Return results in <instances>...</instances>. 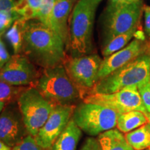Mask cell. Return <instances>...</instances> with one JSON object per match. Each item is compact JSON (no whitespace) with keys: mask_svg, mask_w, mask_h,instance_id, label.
I'll use <instances>...</instances> for the list:
<instances>
[{"mask_svg":"<svg viewBox=\"0 0 150 150\" xmlns=\"http://www.w3.org/2000/svg\"><path fill=\"white\" fill-rule=\"evenodd\" d=\"M65 45L52 28L39 20L27 21L22 52L35 65L43 69L63 64L66 57Z\"/></svg>","mask_w":150,"mask_h":150,"instance_id":"obj_1","label":"cell"},{"mask_svg":"<svg viewBox=\"0 0 150 150\" xmlns=\"http://www.w3.org/2000/svg\"><path fill=\"white\" fill-rule=\"evenodd\" d=\"M102 0H79L72 9L67 49L72 56L91 54L95 14Z\"/></svg>","mask_w":150,"mask_h":150,"instance_id":"obj_2","label":"cell"},{"mask_svg":"<svg viewBox=\"0 0 150 150\" xmlns=\"http://www.w3.org/2000/svg\"><path fill=\"white\" fill-rule=\"evenodd\" d=\"M33 87L54 106H74L82 95L63 64L43 69Z\"/></svg>","mask_w":150,"mask_h":150,"instance_id":"obj_3","label":"cell"},{"mask_svg":"<svg viewBox=\"0 0 150 150\" xmlns=\"http://www.w3.org/2000/svg\"><path fill=\"white\" fill-rule=\"evenodd\" d=\"M150 79V56L142 54L98 80L92 91L87 94H110L129 86H140Z\"/></svg>","mask_w":150,"mask_h":150,"instance_id":"obj_4","label":"cell"},{"mask_svg":"<svg viewBox=\"0 0 150 150\" xmlns=\"http://www.w3.org/2000/svg\"><path fill=\"white\" fill-rule=\"evenodd\" d=\"M142 9L141 1L129 3L110 0L102 17L103 46L138 26Z\"/></svg>","mask_w":150,"mask_h":150,"instance_id":"obj_5","label":"cell"},{"mask_svg":"<svg viewBox=\"0 0 150 150\" xmlns=\"http://www.w3.org/2000/svg\"><path fill=\"white\" fill-rule=\"evenodd\" d=\"M119 114L106 106L82 102L74 107L72 119L82 131L91 137L114 129Z\"/></svg>","mask_w":150,"mask_h":150,"instance_id":"obj_6","label":"cell"},{"mask_svg":"<svg viewBox=\"0 0 150 150\" xmlns=\"http://www.w3.org/2000/svg\"><path fill=\"white\" fill-rule=\"evenodd\" d=\"M17 103L29 134L36 136L51 113L54 105L33 86H28L20 94Z\"/></svg>","mask_w":150,"mask_h":150,"instance_id":"obj_7","label":"cell"},{"mask_svg":"<svg viewBox=\"0 0 150 150\" xmlns=\"http://www.w3.org/2000/svg\"><path fill=\"white\" fill-rule=\"evenodd\" d=\"M102 59L97 54L72 56L66 55L63 61L65 70L82 95H87L98 81Z\"/></svg>","mask_w":150,"mask_h":150,"instance_id":"obj_8","label":"cell"},{"mask_svg":"<svg viewBox=\"0 0 150 150\" xmlns=\"http://www.w3.org/2000/svg\"><path fill=\"white\" fill-rule=\"evenodd\" d=\"M83 102L94 103L115 110L118 114L132 110H140L146 113L138 86H129L110 94L91 93L86 95Z\"/></svg>","mask_w":150,"mask_h":150,"instance_id":"obj_9","label":"cell"},{"mask_svg":"<svg viewBox=\"0 0 150 150\" xmlns=\"http://www.w3.org/2000/svg\"><path fill=\"white\" fill-rule=\"evenodd\" d=\"M40 74L27 56L18 54L0 69V81L14 86H34Z\"/></svg>","mask_w":150,"mask_h":150,"instance_id":"obj_10","label":"cell"},{"mask_svg":"<svg viewBox=\"0 0 150 150\" xmlns=\"http://www.w3.org/2000/svg\"><path fill=\"white\" fill-rule=\"evenodd\" d=\"M29 134L17 102L6 104L0 113V140L13 148Z\"/></svg>","mask_w":150,"mask_h":150,"instance_id":"obj_11","label":"cell"},{"mask_svg":"<svg viewBox=\"0 0 150 150\" xmlns=\"http://www.w3.org/2000/svg\"><path fill=\"white\" fill-rule=\"evenodd\" d=\"M74 108V106H54L46 122L34 137L38 144L45 149H51L72 118Z\"/></svg>","mask_w":150,"mask_h":150,"instance_id":"obj_12","label":"cell"},{"mask_svg":"<svg viewBox=\"0 0 150 150\" xmlns=\"http://www.w3.org/2000/svg\"><path fill=\"white\" fill-rule=\"evenodd\" d=\"M145 49L143 40L135 38L122 50L105 57L102 60L99 68L98 80L105 77L129 62L134 61L142 54H145L144 52H145Z\"/></svg>","mask_w":150,"mask_h":150,"instance_id":"obj_13","label":"cell"},{"mask_svg":"<svg viewBox=\"0 0 150 150\" xmlns=\"http://www.w3.org/2000/svg\"><path fill=\"white\" fill-rule=\"evenodd\" d=\"M74 0H55L50 20V28L57 33L67 48L70 41L68 20Z\"/></svg>","mask_w":150,"mask_h":150,"instance_id":"obj_14","label":"cell"},{"mask_svg":"<svg viewBox=\"0 0 150 150\" xmlns=\"http://www.w3.org/2000/svg\"><path fill=\"white\" fill-rule=\"evenodd\" d=\"M81 135L82 131L71 118L65 130L54 142L51 150H76Z\"/></svg>","mask_w":150,"mask_h":150,"instance_id":"obj_15","label":"cell"},{"mask_svg":"<svg viewBox=\"0 0 150 150\" xmlns=\"http://www.w3.org/2000/svg\"><path fill=\"white\" fill-rule=\"evenodd\" d=\"M102 150H134L129 145L125 136L117 129H112L98 136Z\"/></svg>","mask_w":150,"mask_h":150,"instance_id":"obj_16","label":"cell"},{"mask_svg":"<svg viewBox=\"0 0 150 150\" xmlns=\"http://www.w3.org/2000/svg\"><path fill=\"white\" fill-rule=\"evenodd\" d=\"M148 122L145 112L140 110H132L119 114L117 121V129L123 134H127Z\"/></svg>","mask_w":150,"mask_h":150,"instance_id":"obj_17","label":"cell"},{"mask_svg":"<svg viewBox=\"0 0 150 150\" xmlns=\"http://www.w3.org/2000/svg\"><path fill=\"white\" fill-rule=\"evenodd\" d=\"M125 138L134 150L150 149V123L138 127L131 132L125 134Z\"/></svg>","mask_w":150,"mask_h":150,"instance_id":"obj_18","label":"cell"},{"mask_svg":"<svg viewBox=\"0 0 150 150\" xmlns=\"http://www.w3.org/2000/svg\"><path fill=\"white\" fill-rule=\"evenodd\" d=\"M26 23L27 21L22 18L17 19L6 33V38L10 42L16 54L22 52Z\"/></svg>","mask_w":150,"mask_h":150,"instance_id":"obj_19","label":"cell"},{"mask_svg":"<svg viewBox=\"0 0 150 150\" xmlns=\"http://www.w3.org/2000/svg\"><path fill=\"white\" fill-rule=\"evenodd\" d=\"M139 29V27L136 26L130 31L125 33H122L111 39L109 42L106 43L102 47V54L104 57L111 55L115 52L119 51L126 47L129 44V41L135 36L136 31Z\"/></svg>","mask_w":150,"mask_h":150,"instance_id":"obj_20","label":"cell"},{"mask_svg":"<svg viewBox=\"0 0 150 150\" xmlns=\"http://www.w3.org/2000/svg\"><path fill=\"white\" fill-rule=\"evenodd\" d=\"M26 88L27 87L11 86L0 81V102L5 103L6 105L17 102L18 97Z\"/></svg>","mask_w":150,"mask_h":150,"instance_id":"obj_21","label":"cell"},{"mask_svg":"<svg viewBox=\"0 0 150 150\" xmlns=\"http://www.w3.org/2000/svg\"><path fill=\"white\" fill-rule=\"evenodd\" d=\"M55 0H40V6L37 20L50 27V20Z\"/></svg>","mask_w":150,"mask_h":150,"instance_id":"obj_22","label":"cell"},{"mask_svg":"<svg viewBox=\"0 0 150 150\" xmlns=\"http://www.w3.org/2000/svg\"><path fill=\"white\" fill-rule=\"evenodd\" d=\"M12 150H47L38 144L35 138L31 135L26 136L20 143L14 146Z\"/></svg>","mask_w":150,"mask_h":150,"instance_id":"obj_23","label":"cell"},{"mask_svg":"<svg viewBox=\"0 0 150 150\" xmlns=\"http://www.w3.org/2000/svg\"><path fill=\"white\" fill-rule=\"evenodd\" d=\"M142 103L146 110V113L150 112V79L145 83L138 87Z\"/></svg>","mask_w":150,"mask_h":150,"instance_id":"obj_24","label":"cell"},{"mask_svg":"<svg viewBox=\"0 0 150 150\" xmlns=\"http://www.w3.org/2000/svg\"><path fill=\"white\" fill-rule=\"evenodd\" d=\"M21 18L18 15L0 11V33H4L5 29L8 28L15 20Z\"/></svg>","mask_w":150,"mask_h":150,"instance_id":"obj_25","label":"cell"},{"mask_svg":"<svg viewBox=\"0 0 150 150\" xmlns=\"http://www.w3.org/2000/svg\"><path fill=\"white\" fill-rule=\"evenodd\" d=\"M79 150H102V148L98 139L91 136L86 138Z\"/></svg>","mask_w":150,"mask_h":150,"instance_id":"obj_26","label":"cell"},{"mask_svg":"<svg viewBox=\"0 0 150 150\" xmlns=\"http://www.w3.org/2000/svg\"><path fill=\"white\" fill-rule=\"evenodd\" d=\"M1 34H2V33H0V69L2 68L4 65L9 61L11 58L4 44L1 39Z\"/></svg>","mask_w":150,"mask_h":150,"instance_id":"obj_27","label":"cell"},{"mask_svg":"<svg viewBox=\"0 0 150 150\" xmlns=\"http://www.w3.org/2000/svg\"><path fill=\"white\" fill-rule=\"evenodd\" d=\"M15 4L14 0H0V11L13 13Z\"/></svg>","mask_w":150,"mask_h":150,"instance_id":"obj_28","label":"cell"},{"mask_svg":"<svg viewBox=\"0 0 150 150\" xmlns=\"http://www.w3.org/2000/svg\"><path fill=\"white\" fill-rule=\"evenodd\" d=\"M145 14V31L149 38H150V6H144Z\"/></svg>","mask_w":150,"mask_h":150,"instance_id":"obj_29","label":"cell"},{"mask_svg":"<svg viewBox=\"0 0 150 150\" xmlns=\"http://www.w3.org/2000/svg\"><path fill=\"white\" fill-rule=\"evenodd\" d=\"M29 6H31L37 13V19L40 6V0H27Z\"/></svg>","mask_w":150,"mask_h":150,"instance_id":"obj_30","label":"cell"},{"mask_svg":"<svg viewBox=\"0 0 150 150\" xmlns=\"http://www.w3.org/2000/svg\"><path fill=\"white\" fill-rule=\"evenodd\" d=\"M0 150H12L8 146L6 145L2 141L0 140Z\"/></svg>","mask_w":150,"mask_h":150,"instance_id":"obj_31","label":"cell"},{"mask_svg":"<svg viewBox=\"0 0 150 150\" xmlns=\"http://www.w3.org/2000/svg\"><path fill=\"white\" fill-rule=\"evenodd\" d=\"M112 1H121V2H129V3H133V2H138V1H140V0H112Z\"/></svg>","mask_w":150,"mask_h":150,"instance_id":"obj_32","label":"cell"},{"mask_svg":"<svg viewBox=\"0 0 150 150\" xmlns=\"http://www.w3.org/2000/svg\"><path fill=\"white\" fill-rule=\"evenodd\" d=\"M6 106V104L4 102H0V113H1V111H2V110L4 109V108Z\"/></svg>","mask_w":150,"mask_h":150,"instance_id":"obj_33","label":"cell"},{"mask_svg":"<svg viewBox=\"0 0 150 150\" xmlns=\"http://www.w3.org/2000/svg\"><path fill=\"white\" fill-rule=\"evenodd\" d=\"M146 115H147V117L148 122L150 123V112H147V113H146Z\"/></svg>","mask_w":150,"mask_h":150,"instance_id":"obj_34","label":"cell"},{"mask_svg":"<svg viewBox=\"0 0 150 150\" xmlns=\"http://www.w3.org/2000/svg\"><path fill=\"white\" fill-rule=\"evenodd\" d=\"M146 150H150V149H146Z\"/></svg>","mask_w":150,"mask_h":150,"instance_id":"obj_35","label":"cell"},{"mask_svg":"<svg viewBox=\"0 0 150 150\" xmlns=\"http://www.w3.org/2000/svg\"></svg>","mask_w":150,"mask_h":150,"instance_id":"obj_36","label":"cell"}]
</instances>
